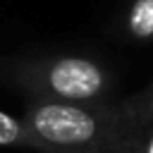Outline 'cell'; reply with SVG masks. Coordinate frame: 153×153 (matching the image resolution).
<instances>
[{
    "instance_id": "obj_1",
    "label": "cell",
    "mask_w": 153,
    "mask_h": 153,
    "mask_svg": "<svg viewBox=\"0 0 153 153\" xmlns=\"http://www.w3.org/2000/svg\"><path fill=\"white\" fill-rule=\"evenodd\" d=\"M22 122L41 153H112L117 105L38 100Z\"/></svg>"
},
{
    "instance_id": "obj_2",
    "label": "cell",
    "mask_w": 153,
    "mask_h": 153,
    "mask_svg": "<svg viewBox=\"0 0 153 153\" xmlns=\"http://www.w3.org/2000/svg\"><path fill=\"white\" fill-rule=\"evenodd\" d=\"M31 81L45 100L60 103H105L112 84L110 74L98 62L79 55H62L43 62Z\"/></svg>"
},
{
    "instance_id": "obj_3",
    "label": "cell",
    "mask_w": 153,
    "mask_h": 153,
    "mask_svg": "<svg viewBox=\"0 0 153 153\" xmlns=\"http://www.w3.org/2000/svg\"><path fill=\"white\" fill-rule=\"evenodd\" d=\"M112 153H153V103L131 96L117 105Z\"/></svg>"
},
{
    "instance_id": "obj_4",
    "label": "cell",
    "mask_w": 153,
    "mask_h": 153,
    "mask_svg": "<svg viewBox=\"0 0 153 153\" xmlns=\"http://www.w3.org/2000/svg\"><path fill=\"white\" fill-rule=\"evenodd\" d=\"M127 31L136 41L153 38V0H134L127 12Z\"/></svg>"
},
{
    "instance_id": "obj_5",
    "label": "cell",
    "mask_w": 153,
    "mask_h": 153,
    "mask_svg": "<svg viewBox=\"0 0 153 153\" xmlns=\"http://www.w3.org/2000/svg\"><path fill=\"white\" fill-rule=\"evenodd\" d=\"M0 146H26V148L41 151L38 141L26 129V124L5 110H0Z\"/></svg>"
},
{
    "instance_id": "obj_6",
    "label": "cell",
    "mask_w": 153,
    "mask_h": 153,
    "mask_svg": "<svg viewBox=\"0 0 153 153\" xmlns=\"http://www.w3.org/2000/svg\"><path fill=\"white\" fill-rule=\"evenodd\" d=\"M136 98L139 100H146V103H153V84H148L141 93H136Z\"/></svg>"
}]
</instances>
